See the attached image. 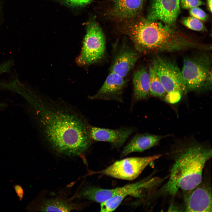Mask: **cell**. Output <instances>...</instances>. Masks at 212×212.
<instances>
[{
	"label": "cell",
	"instance_id": "7",
	"mask_svg": "<svg viewBox=\"0 0 212 212\" xmlns=\"http://www.w3.org/2000/svg\"><path fill=\"white\" fill-rule=\"evenodd\" d=\"M161 156V155H157L125 158L116 161L98 173L117 179L133 180L137 178L148 165Z\"/></svg>",
	"mask_w": 212,
	"mask_h": 212
},
{
	"label": "cell",
	"instance_id": "15",
	"mask_svg": "<svg viewBox=\"0 0 212 212\" xmlns=\"http://www.w3.org/2000/svg\"><path fill=\"white\" fill-rule=\"evenodd\" d=\"M132 82L133 102L135 103L148 99L150 95L149 76L148 72L145 68H140L134 72Z\"/></svg>",
	"mask_w": 212,
	"mask_h": 212
},
{
	"label": "cell",
	"instance_id": "11",
	"mask_svg": "<svg viewBox=\"0 0 212 212\" xmlns=\"http://www.w3.org/2000/svg\"><path fill=\"white\" fill-rule=\"evenodd\" d=\"M125 83V78L110 72L97 93L88 98L91 100H114L122 102V92Z\"/></svg>",
	"mask_w": 212,
	"mask_h": 212
},
{
	"label": "cell",
	"instance_id": "4",
	"mask_svg": "<svg viewBox=\"0 0 212 212\" xmlns=\"http://www.w3.org/2000/svg\"><path fill=\"white\" fill-rule=\"evenodd\" d=\"M206 51L183 59L181 72L187 92L205 90L206 81L212 73L211 57Z\"/></svg>",
	"mask_w": 212,
	"mask_h": 212
},
{
	"label": "cell",
	"instance_id": "8",
	"mask_svg": "<svg viewBox=\"0 0 212 212\" xmlns=\"http://www.w3.org/2000/svg\"><path fill=\"white\" fill-rule=\"evenodd\" d=\"M184 207L186 212H212V189L210 179L203 177L193 189L184 191Z\"/></svg>",
	"mask_w": 212,
	"mask_h": 212
},
{
	"label": "cell",
	"instance_id": "3",
	"mask_svg": "<svg viewBox=\"0 0 212 212\" xmlns=\"http://www.w3.org/2000/svg\"><path fill=\"white\" fill-rule=\"evenodd\" d=\"M160 181L158 177H150L135 183L113 189L88 186L81 190L78 196L81 198L100 203L107 200V206L110 210L114 211L127 196L141 197L146 191L157 186Z\"/></svg>",
	"mask_w": 212,
	"mask_h": 212
},
{
	"label": "cell",
	"instance_id": "26",
	"mask_svg": "<svg viewBox=\"0 0 212 212\" xmlns=\"http://www.w3.org/2000/svg\"><path fill=\"white\" fill-rule=\"evenodd\" d=\"M1 0H0V21L1 16Z\"/></svg>",
	"mask_w": 212,
	"mask_h": 212
},
{
	"label": "cell",
	"instance_id": "13",
	"mask_svg": "<svg viewBox=\"0 0 212 212\" xmlns=\"http://www.w3.org/2000/svg\"><path fill=\"white\" fill-rule=\"evenodd\" d=\"M163 136L149 134L135 135L121 153L122 156L131 153L142 152L157 145Z\"/></svg>",
	"mask_w": 212,
	"mask_h": 212
},
{
	"label": "cell",
	"instance_id": "16",
	"mask_svg": "<svg viewBox=\"0 0 212 212\" xmlns=\"http://www.w3.org/2000/svg\"><path fill=\"white\" fill-rule=\"evenodd\" d=\"M73 209L72 205L64 200L55 198L44 201L39 210L42 212H70Z\"/></svg>",
	"mask_w": 212,
	"mask_h": 212
},
{
	"label": "cell",
	"instance_id": "10",
	"mask_svg": "<svg viewBox=\"0 0 212 212\" xmlns=\"http://www.w3.org/2000/svg\"><path fill=\"white\" fill-rule=\"evenodd\" d=\"M135 130L132 127H122L117 129L101 128L90 125L89 131L92 140L107 142L114 148L121 147Z\"/></svg>",
	"mask_w": 212,
	"mask_h": 212
},
{
	"label": "cell",
	"instance_id": "24",
	"mask_svg": "<svg viewBox=\"0 0 212 212\" xmlns=\"http://www.w3.org/2000/svg\"><path fill=\"white\" fill-rule=\"evenodd\" d=\"M15 188L18 196L20 198H22L23 196V191L21 187L19 186H16Z\"/></svg>",
	"mask_w": 212,
	"mask_h": 212
},
{
	"label": "cell",
	"instance_id": "17",
	"mask_svg": "<svg viewBox=\"0 0 212 212\" xmlns=\"http://www.w3.org/2000/svg\"><path fill=\"white\" fill-rule=\"evenodd\" d=\"M148 72L149 76L150 95L160 98L165 97L166 92L152 66L150 67Z\"/></svg>",
	"mask_w": 212,
	"mask_h": 212
},
{
	"label": "cell",
	"instance_id": "14",
	"mask_svg": "<svg viewBox=\"0 0 212 212\" xmlns=\"http://www.w3.org/2000/svg\"><path fill=\"white\" fill-rule=\"evenodd\" d=\"M143 0H113L111 13L120 19H130L137 16L141 11Z\"/></svg>",
	"mask_w": 212,
	"mask_h": 212
},
{
	"label": "cell",
	"instance_id": "5",
	"mask_svg": "<svg viewBox=\"0 0 212 212\" xmlns=\"http://www.w3.org/2000/svg\"><path fill=\"white\" fill-rule=\"evenodd\" d=\"M106 40L104 33L96 22H90L87 26L80 55L76 62L80 66L97 62L103 56L105 50Z\"/></svg>",
	"mask_w": 212,
	"mask_h": 212
},
{
	"label": "cell",
	"instance_id": "18",
	"mask_svg": "<svg viewBox=\"0 0 212 212\" xmlns=\"http://www.w3.org/2000/svg\"><path fill=\"white\" fill-rule=\"evenodd\" d=\"M182 23L184 26L192 30L198 31L206 30V28L201 21L192 16L184 18Z\"/></svg>",
	"mask_w": 212,
	"mask_h": 212
},
{
	"label": "cell",
	"instance_id": "2",
	"mask_svg": "<svg viewBox=\"0 0 212 212\" xmlns=\"http://www.w3.org/2000/svg\"><path fill=\"white\" fill-rule=\"evenodd\" d=\"M176 153L169 178L161 190L163 193L172 196L180 189L191 190L201 182L204 167L211 158L212 150L193 142L180 148Z\"/></svg>",
	"mask_w": 212,
	"mask_h": 212
},
{
	"label": "cell",
	"instance_id": "1",
	"mask_svg": "<svg viewBox=\"0 0 212 212\" xmlns=\"http://www.w3.org/2000/svg\"><path fill=\"white\" fill-rule=\"evenodd\" d=\"M20 95L35 115L43 139L54 150L69 156L85 153L92 143L90 125L73 109L42 97L29 86Z\"/></svg>",
	"mask_w": 212,
	"mask_h": 212
},
{
	"label": "cell",
	"instance_id": "12",
	"mask_svg": "<svg viewBox=\"0 0 212 212\" xmlns=\"http://www.w3.org/2000/svg\"><path fill=\"white\" fill-rule=\"evenodd\" d=\"M138 57V54L132 50L121 51L115 58L111 65L110 72L125 78L134 67Z\"/></svg>",
	"mask_w": 212,
	"mask_h": 212
},
{
	"label": "cell",
	"instance_id": "22",
	"mask_svg": "<svg viewBox=\"0 0 212 212\" xmlns=\"http://www.w3.org/2000/svg\"><path fill=\"white\" fill-rule=\"evenodd\" d=\"M12 64L11 61L8 60L3 62L0 64V75L5 73L9 72L11 70ZM5 105V104L0 103V108Z\"/></svg>",
	"mask_w": 212,
	"mask_h": 212
},
{
	"label": "cell",
	"instance_id": "21",
	"mask_svg": "<svg viewBox=\"0 0 212 212\" xmlns=\"http://www.w3.org/2000/svg\"><path fill=\"white\" fill-rule=\"evenodd\" d=\"M70 6L77 7L85 6L92 0H58Z\"/></svg>",
	"mask_w": 212,
	"mask_h": 212
},
{
	"label": "cell",
	"instance_id": "6",
	"mask_svg": "<svg viewBox=\"0 0 212 212\" xmlns=\"http://www.w3.org/2000/svg\"><path fill=\"white\" fill-rule=\"evenodd\" d=\"M152 66L158 76L166 94L187 93L181 70L174 61L158 55L153 60Z\"/></svg>",
	"mask_w": 212,
	"mask_h": 212
},
{
	"label": "cell",
	"instance_id": "28",
	"mask_svg": "<svg viewBox=\"0 0 212 212\" xmlns=\"http://www.w3.org/2000/svg\"></svg>",
	"mask_w": 212,
	"mask_h": 212
},
{
	"label": "cell",
	"instance_id": "19",
	"mask_svg": "<svg viewBox=\"0 0 212 212\" xmlns=\"http://www.w3.org/2000/svg\"><path fill=\"white\" fill-rule=\"evenodd\" d=\"M189 12L192 16L201 21H205L207 19L208 16L207 14L198 6L190 9Z\"/></svg>",
	"mask_w": 212,
	"mask_h": 212
},
{
	"label": "cell",
	"instance_id": "25",
	"mask_svg": "<svg viewBox=\"0 0 212 212\" xmlns=\"http://www.w3.org/2000/svg\"><path fill=\"white\" fill-rule=\"evenodd\" d=\"M212 0H208V8L210 10V12L212 11Z\"/></svg>",
	"mask_w": 212,
	"mask_h": 212
},
{
	"label": "cell",
	"instance_id": "9",
	"mask_svg": "<svg viewBox=\"0 0 212 212\" xmlns=\"http://www.w3.org/2000/svg\"><path fill=\"white\" fill-rule=\"evenodd\" d=\"M180 11V0H153L147 20L170 25L176 21Z\"/></svg>",
	"mask_w": 212,
	"mask_h": 212
},
{
	"label": "cell",
	"instance_id": "23",
	"mask_svg": "<svg viewBox=\"0 0 212 212\" xmlns=\"http://www.w3.org/2000/svg\"><path fill=\"white\" fill-rule=\"evenodd\" d=\"M182 95L177 92L166 94L165 96V100L168 102L174 103L178 101L181 97Z\"/></svg>",
	"mask_w": 212,
	"mask_h": 212
},
{
	"label": "cell",
	"instance_id": "27",
	"mask_svg": "<svg viewBox=\"0 0 212 212\" xmlns=\"http://www.w3.org/2000/svg\"></svg>",
	"mask_w": 212,
	"mask_h": 212
},
{
	"label": "cell",
	"instance_id": "20",
	"mask_svg": "<svg viewBox=\"0 0 212 212\" xmlns=\"http://www.w3.org/2000/svg\"><path fill=\"white\" fill-rule=\"evenodd\" d=\"M180 5L183 9H190L205 4L200 0H180Z\"/></svg>",
	"mask_w": 212,
	"mask_h": 212
}]
</instances>
